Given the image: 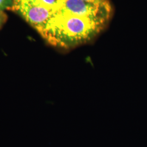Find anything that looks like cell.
I'll list each match as a JSON object with an SVG mask.
<instances>
[{
    "mask_svg": "<svg viewBox=\"0 0 147 147\" xmlns=\"http://www.w3.org/2000/svg\"><path fill=\"white\" fill-rule=\"evenodd\" d=\"M55 11H62L76 16L107 19L110 7L108 2L92 3L84 0H57Z\"/></svg>",
    "mask_w": 147,
    "mask_h": 147,
    "instance_id": "2",
    "label": "cell"
},
{
    "mask_svg": "<svg viewBox=\"0 0 147 147\" xmlns=\"http://www.w3.org/2000/svg\"><path fill=\"white\" fill-rule=\"evenodd\" d=\"M13 0H0V11L10 7L12 5Z\"/></svg>",
    "mask_w": 147,
    "mask_h": 147,
    "instance_id": "5",
    "label": "cell"
},
{
    "mask_svg": "<svg viewBox=\"0 0 147 147\" xmlns=\"http://www.w3.org/2000/svg\"><path fill=\"white\" fill-rule=\"evenodd\" d=\"M42 6L50 9H55V5L57 0H37Z\"/></svg>",
    "mask_w": 147,
    "mask_h": 147,
    "instance_id": "4",
    "label": "cell"
},
{
    "mask_svg": "<svg viewBox=\"0 0 147 147\" xmlns=\"http://www.w3.org/2000/svg\"><path fill=\"white\" fill-rule=\"evenodd\" d=\"M106 20L56 11L38 31L52 45L67 49L92 39L102 28Z\"/></svg>",
    "mask_w": 147,
    "mask_h": 147,
    "instance_id": "1",
    "label": "cell"
},
{
    "mask_svg": "<svg viewBox=\"0 0 147 147\" xmlns=\"http://www.w3.org/2000/svg\"><path fill=\"white\" fill-rule=\"evenodd\" d=\"M84 1L89 3H102L107 2L106 0H84Z\"/></svg>",
    "mask_w": 147,
    "mask_h": 147,
    "instance_id": "6",
    "label": "cell"
},
{
    "mask_svg": "<svg viewBox=\"0 0 147 147\" xmlns=\"http://www.w3.org/2000/svg\"><path fill=\"white\" fill-rule=\"evenodd\" d=\"M11 6L37 31L55 13V9L42 6L37 0H13Z\"/></svg>",
    "mask_w": 147,
    "mask_h": 147,
    "instance_id": "3",
    "label": "cell"
}]
</instances>
